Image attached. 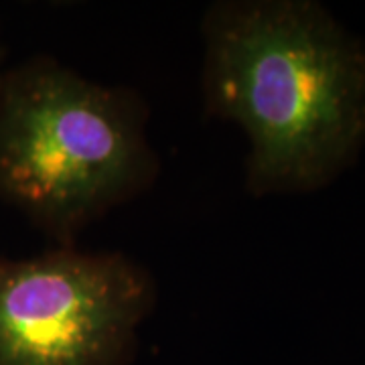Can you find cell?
I'll return each instance as SVG.
<instances>
[{"label":"cell","instance_id":"obj_1","mask_svg":"<svg viewBox=\"0 0 365 365\" xmlns=\"http://www.w3.org/2000/svg\"><path fill=\"white\" fill-rule=\"evenodd\" d=\"M205 100L250 140L254 195L333 182L365 146V47L313 0L211 6Z\"/></svg>","mask_w":365,"mask_h":365},{"label":"cell","instance_id":"obj_2","mask_svg":"<svg viewBox=\"0 0 365 365\" xmlns=\"http://www.w3.org/2000/svg\"><path fill=\"white\" fill-rule=\"evenodd\" d=\"M155 173L138 106L51 61L0 91V195L69 242Z\"/></svg>","mask_w":365,"mask_h":365},{"label":"cell","instance_id":"obj_3","mask_svg":"<svg viewBox=\"0 0 365 365\" xmlns=\"http://www.w3.org/2000/svg\"><path fill=\"white\" fill-rule=\"evenodd\" d=\"M150 304L148 276L116 254L0 260V365H122Z\"/></svg>","mask_w":365,"mask_h":365}]
</instances>
